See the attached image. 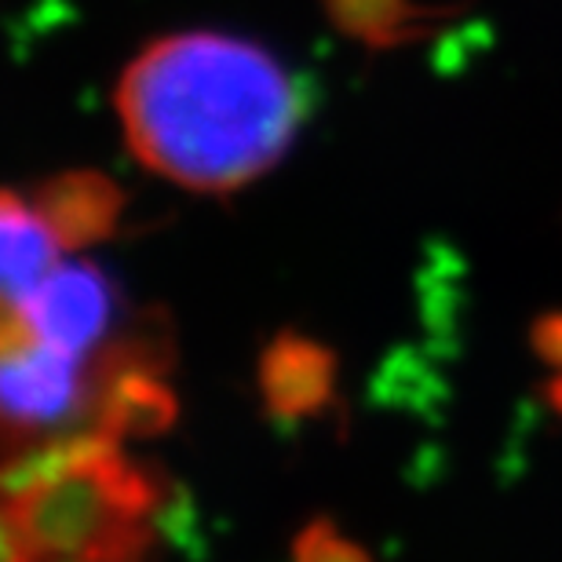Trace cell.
I'll use <instances>...</instances> for the list:
<instances>
[{
  "label": "cell",
  "instance_id": "6da1fadb",
  "mask_svg": "<svg viewBox=\"0 0 562 562\" xmlns=\"http://www.w3.org/2000/svg\"><path fill=\"white\" fill-rule=\"evenodd\" d=\"M117 114L150 172L223 194L271 172L289 150L303 125V88L260 44L176 33L128 63Z\"/></svg>",
  "mask_w": 562,
  "mask_h": 562
},
{
  "label": "cell",
  "instance_id": "7a4b0ae2",
  "mask_svg": "<svg viewBox=\"0 0 562 562\" xmlns=\"http://www.w3.org/2000/svg\"><path fill=\"white\" fill-rule=\"evenodd\" d=\"M125 351L85 355L30 333L0 344V468L74 442L106 438L139 413L150 384H128Z\"/></svg>",
  "mask_w": 562,
  "mask_h": 562
},
{
  "label": "cell",
  "instance_id": "3957f363",
  "mask_svg": "<svg viewBox=\"0 0 562 562\" xmlns=\"http://www.w3.org/2000/svg\"><path fill=\"white\" fill-rule=\"evenodd\" d=\"M106 212L103 187L85 190V183H74L52 205L0 190V300L19 311L66 263L77 220H99Z\"/></svg>",
  "mask_w": 562,
  "mask_h": 562
},
{
  "label": "cell",
  "instance_id": "277c9868",
  "mask_svg": "<svg viewBox=\"0 0 562 562\" xmlns=\"http://www.w3.org/2000/svg\"><path fill=\"white\" fill-rule=\"evenodd\" d=\"M15 333H22V318H19V311L11 307V303L0 300V344L11 340Z\"/></svg>",
  "mask_w": 562,
  "mask_h": 562
}]
</instances>
